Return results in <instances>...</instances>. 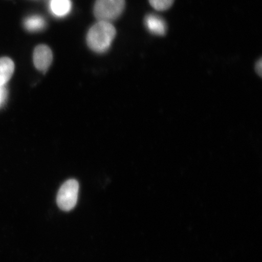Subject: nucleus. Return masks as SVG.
I'll list each match as a JSON object with an SVG mask.
<instances>
[{"label": "nucleus", "instance_id": "2", "mask_svg": "<svg viewBox=\"0 0 262 262\" xmlns=\"http://www.w3.org/2000/svg\"><path fill=\"white\" fill-rule=\"evenodd\" d=\"M125 0H97L94 13L98 21L111 23L122 14Z\"/></svg>", "mask_w": 262, "mask_h": 262}, {"label": "nucleus", "instance_id": "10", "mask_svg": "<svg viewBox=\"0 0 262 262\" xmlns=\"http://www.w3.org/2000/svg\"><path fill=\"white\" fill-rule=\"evenodd\" d=\"M6 97V90L5 86H0V105L4 102Z\"/></svg>", "mask_w": 262, "mask_h": 262}, {"label": "nucleus", "instance_id": "8", "mask_svg": "<svg viewBox=\"0 0 262 262\" xmlns=\"http://www.w3.org/2000/svg\"><path fill=\"white\" fill-rule=\"evenodd\" d=\"M47 26L45 19L40 15H34L28 16L24 21V26L29 32H39L45 28Z\"/></svg>", "mask_w": 262, "mask_h": 262}, {"label": "nucleus", "instance_id": "1", "mask_svg": "<svg viewBox=\"0 0 262 262\" xmlns=\"http://www.w3.org/2000/svg\"><path fill=\"white\" fill-rule=\"evenodd\" d=\"M116 35V29L111 23L98 21L88 33V45L94 52L103 53L110 48Z\"/></svg>", "mask_w": 262, "mask_h": 262}, {"label": "nucleus", "instance_id": "9", "mask_svg": "<svg viewBox=\"0 0 262 262\" xmlns=\"http://www.w3.org/2000/svg\"><path fill=\"white\" fill-rule=\"evenodd\" d=\"M174 0H149L150 6L159 11H163L171 7Z\"/></svg>", "mask_w": 262, "mask_h": 262}, {"label": "nucleus", "instance_id": "3", "mask_svg": "<svg viewBox=\"0 0 262 262\" xmlns=\"http://www.w3.org/2000/svg\"><path fill=\"white\" fill-rule=\"evenodd\" d=\"M79 184L77 180L70 179L63 183L59 189L57 204L64 211H70L77 204Z\"/></svg>", "mask_w": 262, "mask_h": 262}, {"label": "nucleus", "instance_id": "4", "mask_svg": "<svg viewBox=\"0 0 262 262\" xmlns=\"http://www.w3.org/2000/svg\"><path fill=\"white\" fill-rule=\"evenodd\" d=\"M33 58L35 68L45 73L52 63L53 55L48 46L41 45L35 49Z\"/></svg>", "mask_w": 262, "mask_h": 262}, {"label": "nucleus", "instance_id": "6", "mask_svg": "<svg viewBox=\"0 0 262 262\" xmlns=\"http://www.w3.org/2000/svg\"><path fill=\"white\" fill-rule=\"evenodd\" d=\"M15 66L11 58H0V86H5L14 74Z\"/></svg>", "mask_w": 262, "mask_h": 262}, {"label": "nucleus", "instance_id": "11", "mask_svg": "<svg viewBox=\"0 0 262 262\" xmlns=\"http://www.w3.org/2000/svg\"><path fill=\"white\" fill-rule=\"evenodd\" d=\"M261 68H262V61L261 59H260L259 61H258L256 64V70L257 72V73L258 74L261 75Z\"/></svg>", "mask_w": 262, "mask_h": 262}, {"label": "nucleus", "instance_id": "7", "mask_svg": "<svg viewBox=\"0 0 262 262\" xmlns=\"http://www.w3.org/2000/svg\"><path fill=\"white\" fill-rule=\"evenodd\" d=\"M49 9L54 16L63 17L71 11L72 3L71 0H51Z\"/></svg>", "mask_w": 262, "mask_h": 262}, {"label": "nucleus", "instance_id": "5", "mask_svg": "<svg viewBox=\"0 0 262 262\" xmlns=\"http://www.w3.org/2000/svg\"><path fill=\"white\" fill-rule=\"evenodd\" d=\"M146 28L151 34L162 36L165 35L167 27L164 19L159 16L149 14L146 16L145 19Z\"/></svg>", "mask_w": 262, "mask_h": 262}]
</instances>
